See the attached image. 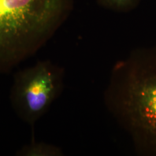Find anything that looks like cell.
I'll return each instance as SVG.
<instances>
[{"mask_svg":"<svg viewBox=\"0 0 156 156\" xmlns=\"http://www.w3.org/2000/svg\"><path fill=\"white\" fill-rule=\"evenodd\" d=\"M73 5L74 0H0V73L35 54Z\"/></svg>","mask_w":156,"mask_h":156,"instance_id":"6da1fadb","label":"cell"},{"mask_svg":"<svg viewBox=\"0 0 156 156\" xmlns=\"http://www.w3.org/2000/svg\"><path fill=\"white\" fill-rule=\"evenodd\" d=\"M58 75L46 61L15 73L9 98L14 111L23 122L33 127L45 113L57 93Z\"/></svg>","mask_w":156,"mask_h":156,"instance_id":"7a4b0ae2","label":"cell"},{"mask_svg":"<svg viewBox=\"0 0 156 156\" xmlns=\"http://www.w3.org/2000/svg\"><path fill=\"white\" fill-rule=\"evenodd\" d=\"M130 93L135 121L156 144V75L134 83Z\"/></svg>","mask_w":156,"mask_h":156,"instance_id":"3957f363","label":"cell"},{"mask_svg":"<svg viewBox=\"0 0 156 156\" xmlns=\"http://www.w3.org/2000/svg\"><path fill=\"white\" fill-rule=\"evenodd\" d=\"M58 154L60 151L56 147L36 142L34 138V134L31 142L23 146L16 153L17 156H55Z\"/></svg>","mask_w":156,"mask_h":156,"instance_id":"277c9868","label":"cell"},{"mask_svg":"<svg viewBox=\"0 0 156 156\" xmlns=\"http://www.w3.org/2000/svg\"><path fill=\"white\" fill-rule=\"evenodd\" d=\"M99 5L117 12H128L134 9L140 0H97Z\"/></svg>","mask_w":156,"mask_h":156,"instance_id":"5b68a950","label":"cell"}]
</instances>
